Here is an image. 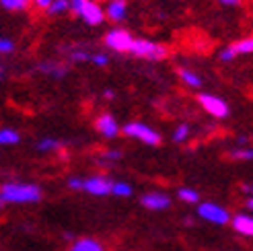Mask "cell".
Returning a JSON list of instances; mask_svg holds the SVG:
<instances>
[{
    "label": "cell",
    "mask_w": 253,
    "mask_h": 251,
    "mask_svg": "<svg viewBox=\"0 0 253 251\" xmlns=\"http://www.w3.org/2000/svg\"><path fill=\"white\" fill-rule=\"evenodd\" d=\"M83 192L97 196V198H103V196H113V181L107 177V175H88L84 177V185H83Z\"/></svg>",
    "instance_id": "obj_8"
},
{
    "label": "cell",
    "mask_w": 253,
    "mask_h": 251,
    "mask_svg": "<svg viewBox=\"0 0 253 251\" xmlns=\"http://www.w3.org/2000/svg\"><path fill=\"white\" fill-rule=\"evenodd\" d=\"M91 64L97 66V68H105L109 64V56L105 52H93V60H91Z\"/></svg>",
    "instance_id": "obj_27"
},
{
    "label": "cell",
    "mask_w": 253,
    "mask_h": 251,
    "mask_svg": "<svg viewBox=\"0 0 253 251\" xmlns=\"http://www.w3.org/2000/svg\"><path fill=\"white\" fill-rule=\"evenodd\" d=\"M95 2H101V0H95Z\"/></svg>",
    "instance_id": "obj_35"
},
{
    "label": "cell",
    "mask_w": 253,
    "mask_h": 251,
    "mask_svg": "<svg viewBox=\"0 0 253 251\" xmlns=\"http://www.w3.org/2000/svg\"><path fill=\"white\" fill-rule=\"evenodd\" d=\"M231 227L243 237H253V214L249 212H239L231 218Z\"/></svg>",
    "instance_id": "obj_15"
},
{
    "label": "cell",
    "mask_w": 253,
    "mask_h": 251,
    "mask_svg": "<svg viewBox=\"0 0 253 251\" xmlns=\"http://www.w3.org/2000/svg\"><path fill=\"white\" fill-rule=\"evenodd\" d=\"M68 60L72 62V64L91 62V60H93V52H88V49H83V47H72V49H68Z\"/></svg>",
    "instance_id": "obj_19"
},
{
    "label": "cell",
    "mask_w": 253,
    "mask_h": 251,
    "mask_svg": "<svg viewBox=\"0 0 253 251\" xmlns=\"http://www.w3.org/2000/svg\"><path fill=\"white\" fill-rule=\"evenodd\" d=\"M54 0H31V6L37 8V10H47L49 6H52Z\"/></svg>",
    "instance_id": "obj_30"
},
{
    "label": "cell",
    "mask_w": 253,
    "mask_h": 251,
    "mask_svg": "<svg viewBox=\"0 0 253 251\" xmlns=\"http://www.w3.org/2000/svg\"><path fill=\"white\" fill-rule=\"evenodd\" d=\"M136 37L124 27H113L105 33L103 37V43L109 52H116V54H130L132 47H134Z\"/></svg>",
    "instance_id": "obj_4"
},
{
    "label": "cell",
    "mask_w": 253,
    "mask_h": 251,
    "mask_svg": "<svg viewBox=\"0 0 253 251\" xmlns=\"http://www.w3.org/2000/svg\"><path fill=\"white\" fill-rule=\"evenodd\" d=\"M103 97L105 99H113V97H116V93H113L111 89H107V91H103Z\"/></svg>",
    "instance_id": "obj_32"
},
{
    "label": "cell",
    "mask_w": 253,
    "mask_h": 251,
    "mask_svg": "<svg viewBox=\"0 0 253 251\" xmlns=\"http://www.w3.org/2000/svg\"><path fill=\"white\" fill-rule=\"evenodd\" d=\"M196 99H198V105L204 109L208 116L216 118V120L229 118V103H226L222 97L212 95V93H198Z\"/></svg>",
    "instance_id": "obj_6"
},
{
    "label": "cell",
    "mask_w": 253,
    "mask_h": 251,
    "mask_svg": "<svg viewBox=\"0 0 253 251\" xmlns=\"http://www.w3.org/2000/svg\"><path fill=\"white\" fill-rule=\"evenodd\" d=\"M105 17L111 23H122L128 17V2L126 0H107L105 2Z\"/></svg>",
    "instance_id": "obj_13"
},
{
    "label": "cell",
    "mask_w": 253,
    "mask_h": 251,
    "mask_svg": "<svg viewBox=\"0 0 253 251\" xmlns=\"http://www.w3.org/2000/svg\"><path fill=\"white\" fill-rule=\"evenodd\" d=\"M70 12L77 15L88 27H97L107 19L105 8L95 0H70Z\"/></svg>",
    "instance_id": "obj_2"
},
{
    "label": "cell",
    "mask_w": 253,
    "mask_h": 251,
    "mask_svg": "<svg viewBox=\"0 0 253 251\" xmlns=\"http://www.w3.org/2000/svg\"><path fill=\"white\" fill-rule=\"evenodd\" d=\"M140 204L146 208V210H167L171 206V198L167 194H163V192H146L142 194L140 198Z\"/></svg>",
    "instance_id": "obj_11"
},
{
    "label": "cell",
    "mask_w": 253,
    "mask_h": 251,
    "mask_svg": "<svg viewBox=\"0 0 253 251\" xmlns=\"http://www.w3.org/2000/svg\"><path fill=\"white\" fill-rule=\"evenodd\" d=\"M124 136L142 142V144H148V146H157L161 142L159 132L153 130L150 126H146L144 122H128V124H124Z\"/></svg>",
    "instance_id": "obj_5"
},
{
    "label": "cell",
    "mask_w": 253,
    "mask_h": 251,
    "mask_svg": "<svg viewBox=\"0 0 253 251\" xmlns=\"http://www.w3.org/2000/svg\"><path fill=\"white\" fill-rule=\"evenodd\" d=\"M66 185L70 187V190H74V192H83V185H84V177H68L66 179Z\"/></svg>",
    "instance_id": "obj_29"
},
{
    "label": "cell",
    "mask_w": 253,
    "mask_h": 251,
    "mask_svg": "<svg viewBox=\"0 0 253 251\" xmlns=\"http://www.w3.org/2000/svg\"><path fill=\"white\" fill-rule=\"evenodd\" d=\"M95 130L99 132L101 138H105V140H113V138H118L120 134H124V126H120V122L111 114L101 111V114L95 118Z\"/></svg>",
    "instance_id": "obj_9"
},
{
    "label": "cell",
    "mask_w": 253,
    "mask_h": 251,
    "mask_svg": "<svg viewBox=\"0 0 253 251\" xmlns=\"http://www.w3.org/2000/svg\"><path fill=\"white\" fill-rule=\"evenodd\" d=\"M37 70H40L43 77L60 81L68 74V64H64V62H60V60H42L40 64H37Z\"/></svg>",
    "instance_id": "obj_12"
},
{
    "label": "cell",
    "mask_w": 253,
    "mask_h": 251,
    "mask_svg": "<svg viewBox=\"0 0 253 251\" xmlns=\"http://www.w3.org/2000/svg\"><path fill=\"white\" fill-rule=\"evenodd\" d=\"M122 159V150H116V148H107V150H101L97 153V165L99 167H109L111 163H116Z\"/></svg>",
    "instance_id": "obj_17"
},
{
    "label": "cell",
    "mask_w": 253,
    "mask_h": 251,
    "mask_svg": "<svg viewBox=\"0 0 253 251\" xmlns=\"http://www.w3.org/2000/svg\"><path fill=\"white\" fill-rule=\"evenodd\" d=\"M177 198L181 200L183 204H200V194L192 187H179L177 190Z\"/></svg>",
    "instance_id": "obj_23"
},
{
    "label": "cell",
    "mask_w": 253,
    "mask_h": 251,
    "mask_svg": "<svg viewBox=\"0 0 253 251\" xmlns=\"http://www.w3.org/2000/svg\"><path fill=\"white\" fill-rule=\"evenodd\" d=\"M21 142V134L15 128H2L0 130V144L2 146H15Z\"/></svg>",
    "instance_id": "obj_20"
},
{
    "label": "cell",
    "mask_w": 253,
    "mask_h": 251,
    "mask_svg": "<svg viewBox=\"0 0 253 251\" xmlns=\"http://www.w3.org/2000/svg\"><path fill=\"white\" fill-rule=\"evenodd\" d=\"M218 4H222V6H239L241 4V0H216Z\"/></svg>",
    "instance_id": "obj_31"
},
{
    "label": "cell",
    "mask_w": 253,
    "mask_h": 251,
    "mask_svg": "<svg viewBox=\"0 0 253 251\" xmlns=\"http://www.w3.org/2000/svg\"><path fill=\"white\" fill-rule=\"evenodd\" d=\"M66 251H107V247L95 237H81V239H72Z\"/></svg>",
    "instance_id": "obj_14"
},
{
    "label": "cell",
    "mask_w": 253,
    "mask_h": 251,
    "mask_svg": "<svg viewBox=\"0 0 253 251\" xmlns=\"http://www.w3.org/2000/svg\"><path fill=\"white\" fill-rule=\"evenodd\" d=\"M12 52H15V42H12L10 37H0V54L8 56Z\"/></svg>",
    "instance_id": "obj_28"
},
{
    "label": "cell",
    "mask_w": 253,
    "mask_h": 251,
    "mask_svg": "<svg viewBox=\"0 0 253 251\" xmlns=\"http://www.w3.org/2000/svg\"><path fill=\"white\" fill-rule=\"evenodd\" d=\"M134 58H140V60H148V62H161L169 56V49L167 45H163L159 42L153 40H146V37H136L134 47L130 52Z\"/></svg>",
    "instance_id": "obj_3"
},
{
    "label": "cell",
    "mask_w": 253,
    "mask_h": 251,
    "mask_svg": "<svg viewBox=\"0 0 253 251\" xmlns=\"http://www.w3.org/2000/svg\"><path fill=\"white\" fill-rule=\"evenodd\" d=\"M43 198L40 185L27 181H4L0 185V204L4 206H23L37 204Z\"/></svg>",
    "instance_id": "obj_1"
},
{
    "label": "cell",
    "mask_w": 253,
    "mask_h": 251,
    "mask_svg": "<svg viewBox=\"0 0 253 251\" xmlns=\"http://www.w3.org/2000/svg\"><path fill=\"white\" fill-rule=\"evenodd\" d=\"M198 216L206 222H212V224H229L233 218L229 210L222 208L220 204H214V202L198 204Z\"/></svg>",
    "instance_id": "obj_7"
},
{
    "label": "cell",
    "mask_w": 253,
    "mask_h": 251,
    "mask_svg": "<svg viewBox=\"0 0 253 251\" xmlns=\"http://www.w3.org/2000/svg\"><path fill=\"white\" fill-rule=\"evenodd\" d=\"M49 17H60V15H66V12H70V0H54L52 6H49L47 10Z\"/></svg>",
    "instance_id": "obj_24"
},
{
    "label": "cell",
    "mask_w": 253,
    "mask_h": 251,
    "mask_svg": "<svg viewBox=\"0 0 253 251\" xmlns=\"http://www.w3.org/2000/svg\"><path fill=\"white\" fill-rule=\"evenodd\" d=\"M249 54H253V35H247L243 40L222 47L218 58H220V62H233L237 56H249Z\"/></svg>",
    "instance_id": "obj_10"
},
{
    "label": "cell",
    "mask_w": 253,
    "mask_h": 251,
    "mask_svg": "<svg viewBox=\"0 0 253 251\" xmlns=\"http://www.w3.org/2000/svg\"><path fill=\"white\" fill-rule=\"evenodd\" d=\"M0 6L8 12H23L31 6V0H0Z\"/></svg>",
    "instance_id": "obj_21"
},
{
    "label": "cell",
    "mask_w": 253,
    "mask_h": 251,
    "mask_svg": "<svg viewBox=\"0 0 253 251\" xmlns=\"http://www.w3.org/2000/svg\"><path fill=\"white\" fill-rule=\"evenodd\" d=\"M229 157L237 161H253V146H237L229 150Z\"/></svg>",
    "instance_id": "obj_25"
},
{
    "label": "cell",
    "mask_w": 253,
    "mask_h": 251,
    "mask_svg": "<svg viewBox=\"0 0 253 251\" xmlns=\"http://www.w3.org/2000/svg\"><path fill=\"white\" fill-rule=\"evenodd\" d=\"M189 136H192V128H189V124H177L175 130H173V134H171L173 142H177V144L187 142Z\"/></svg>",
    "instance_id": "obj_22"
},
{
    "label": "cell",
    "mask_w": 253,
    "mask_h": 251,
    "mask_svg": "<svg viewBox=\"0 0 253 251\" xmlns=\"http://www.w3.org/2000/svg\"><path fill=\"white\" fill-rule=\"evenodd\" d=\"M247 192H249V198H253V185H249V187H247Z\"/></svg>",
    "instance_id": "obj_34"
},
{
    "label": "cell",
    "mask_w": 253,
    "mask_h": 251,
    "mask_svg": "<svg viewBox=\"0 0 253 251\" xmlns=\"http://www.w3.org/2000/svg\"><path fill=\"white\" fill-rule=\"evenodd\" d=\"M35 148H37V153H43V155H47V153H58V150H62V142L58 140V138L45 136V138H42V140L35 144Z\"/></svg>",
    "instance_id": "obj_18"
},
{
    "label": "cell",
    "mask_w": 253,
    "mask_h": 251,
    "mask_svg": "<svg viewBox=\"0 0 253 251\" xmlns=\"http://www.w3.org/2000/svg\"><path fill=\"white\" fill-rule=\"evenodd\" d=\"M177 77H179V81L187 86V89H202V77L198 72H194L192 68H177Z\"/></svg>",
    "instance_id": "obj_16"
},
{
    "label": "cell",
    "mask_w": 253,
    "mask_h": 251,
    "mask_svg": "<svg viewBox=\"0 0 253 251\" xmlns=\"http://www.w3.org/2000/svg\"><path fill=\"white\" fill-rule=\"evenodd\" d=\"M134 192V187L128 181H113V196L118 198H130Z\"/></svg>",
    "instance_id": "obj_26"
},
{
    "label": "cell",
    "mask_w": 253,
    "mask_h": 251,
    "mask_svg": "<svg viewBox=\"0 0 253 251\" xmlns=\"http://www.w3.org/2000/svg\"><path fill=\"white\" fill-rule=\"evenodd\" d=\"M247 208L253 210V198H247Z\"/></svg>",
    "instance_id": "obj_33"
}]
</instances>
